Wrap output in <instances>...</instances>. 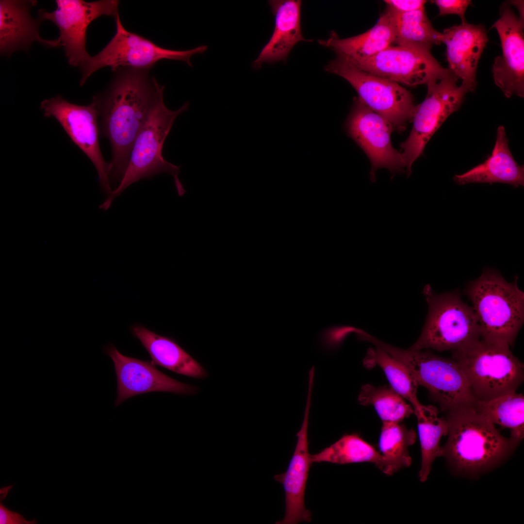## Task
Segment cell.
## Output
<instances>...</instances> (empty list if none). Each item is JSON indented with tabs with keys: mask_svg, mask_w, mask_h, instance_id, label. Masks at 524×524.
I'll list each match as a JSON object with an SVG mask.
<instances>
[{
	"mask_svg": "<svg viewBox=\"0 0 524 524\" xmlns=\"http://www.w3.org/2000/svg\"><path fill=\"white\" fill-rule=\"evenodd\" d=\"M148 70L127 68L118 74L107 91L95 96L99 134L110 141L109 179L113 189L126 170L132 147L162 87Z\"/></svg>",
	"mask_w": 524,
	"mask_h": 524,
	"instance_id": "1",
	"label": "cell"
},
{
	"mask_svg": "<svg viewBox=\"0 0 524 524\" xmlns=\"http://www.w3.org/2000/svg\"><path fill=\"white\" fill-rule=\"evenodd\" d=\"M475 406L446 412L448 437L442 447V456L455 469L469 473L494 467L514 448Z\"/></svg>",
	"mask_w": 524,
	"mask_h": 524,
	"instance_id": "2",
	"label": "cell"
},
{
	"mask_svg": "<svg viewBox=\"0 0 524 524\" xmlns=\"http://www.w3.org/2000/svg\"><path fill=\"white\" fill-rule=\"evenodd\" d=\"M518 279L516 277L509 282L496 270L486 268L468 284L466 295L472 303L482 339L513 345L524 321V293Z\"/></svg>",
	"mask_w": 524,
	"mask_h": 524,
	"instance_id": "3",
	"label": "cell"
},
{
	"mask_svg": "<svg viewBox=\"0 0 524 524\" xmlns=\"http://www.w3.org/2000/svg\"><path fill=\"white\" fill-rule=\"evenodd\" d=\"M164 86L159 90L141 131L134 142L125 174L118 186L99 206L107 210L114 200L130 185L141 179H151L162 173L171 175L179 196L186 192L179 179L180 166L165 160L162 155L164 141L177 117L186 111L189 102L172 111L165 106L163 98Z\"/></svg>",
	"mask_w": 524,
	"mask_h": 524,
	"instance_id": "4",
	"label": "cell"
},
{
	"mask_svg": "<svg viewBox=\"0 0 524 524\" xmlns=\"http://www.w3.org/2000/svg\"><path fill=\"white\" fill-rule=\"evenodd\" d=\"M403 363L418 385L426 388L432 400L442 411H449L475 405L477 399L469 381L458 362L428 351L403 349L391 345L367 332L362 336Z\"/></svg>",
	"mask_w": 524,
	"mask_h": 524,
	"instance_id": "5",
	"label": "cell"
},
{
	"mask_svg": "<svg viewBox=\"0 0 524 524\" xmlns=\"http://www.w3.org/2000/svg\"><path fill=\"white\" fill-rule=\"evenodd\" d=\"M501 341L481 338L452 351V358L465 374L477 401L516 392L524 379L523 363Z\"/></svg>",
	"mask_w": 524,
	"mask_h": 524,
	"instance_id": "6",
	"label": "cell"
},
{
	"mask_svg": "<svg viewBox=\"0 0 524 524\" xmlns=\"http://www.w3.org/2000/svg\"><path fill=\"white\" fill-rule=\"evenodd\" d=\"M423 293L428 305V313L421 335L410 349L452 351L481 338L475 313L458 292L438 294L426 284Z\"/></svg>",
	"mask_w": 524,
	"mask_h": 524,
	"instance_id": "7",
	"label": "cell"
},
{
	"mask_svg": "<svg viewBox=\"0 0 524 524\" xmlns=\"http://www.w3.org/2000/svg\"><path fill=\"white\" fill-rule=\"evenodd\" d=\"M325 69L346 80L358 98L389 121L394 130H404L412 121L416 108L413 95L399 83L360 69L338 55Z\"/></svg>",
	"mask_w": 524,
	"mask_h": 524,
	"instance_id": "8",
	"label": "cell"
},
{
	"mask_svg": "<svg viewBox=\"0 0 524 524\" xmlns=\"http://www.w3.org/2000/svg\"><path fill=\"white\" fill-rule=\"evenodd\" d=\"M115 18L116 30L114 37L99 52L90 56L80 66L82 74L81 85L85 83L92 74L106 66H109L115 71L122 67L149 70L162 59L183 61L192 66L190 61L192 56L203 53L207 49L206 45L187 50L163 48L150 40L126 30L118 14Z\"/></svg>",
	"mask_w": 524,
	"mask_h": 524,
	"instance_id": "9",
	"label": "cell"
},
{
	"mask_svg": "<svg viewBox=\"0 0 524 524\" xmlns=\"http://www.w3.org/2000/svg\"><path fill=\"white\" fill-rule=\"evenodd\" d=\"M458 80L452 74L426 84V96L416 105L412 129L400 146L408 176L411 174L413 163L422 154L432 136L445 119L458 109L466 94L472 92L466 85H458Z\"/></svg>",
	"mask_w": 524,
	"mask_h": 524,
	"instance_id": "10",
	"label": "cell"
},
{
	"mask_svg": "<svg viewBox=\"0 0 524 524\" xmlns=\"http://www.w3.org/2000/svg\"><path fill=\"white\" fill-rule=\"evenodd\" d=\"M47 117L60 124L71 140L86 155L97 170L100 186L107 196L113 191L109 179V163L102 156L98 141V117L95 102L86 106L71 103L62 96L46 99L40 104Z\"/></svg>",
	"mask_w": 524,
	"mask_h": 524,
	"instance_id": "11",
	"label": "cell"
},
{
	"mask_svg": "<svg viewBox=\"0 0 524 524\" xmlns=\"http://www.w3.org/2000/svg\"><path fill=\"white\" fill-rule=\"evenodd\" d=\"M52 12L40 10V20H49L59 30L56 39L63 47L69 65L82 66L90 57L86 49L87 29L94 20L101 16L115 18L118 14L119 1L102 0L86 2L82 0H56Z\"/></svg>",
	"mask_w": 524,
	"mask_h": 524,
	"instance_id": "12",
	"label": "cell"
},
{
	"mask_svg": "<svg viewBox=\"0 0 524 524\" xmlns=\"http://www.w3.org/2000/svg\"><path fill=\"white\" fill-rule=\"evenodd\" d=\"M348 135L369 158L371 168L370 179L376 181V172L380 168L388 169L393 177L403 172L405 167L401 152L393 146L391 135L394 130L386 119L371 110L358 98H355L345 123Z\"/></svg>",
	"mask_w": 524,
	"mask_h": 524,
	"instance_id": "13",
	"label": "cell"
},
{
	"mask_svg": "<svg viewBox=\"0 0 524 524\" xmlns=\"http://www.w3.org/2000/svg\"><path fill=\"white\" fill-rule=\"evenodd\" d=\"M348 62L366 72L410 86L427 84L453 74L430 51L397 45H391L370 58Z\"/></svg>",
	"mask_w": 524,
	"mask_h": 524,
	"instance_id": "14",
	"label": "cell"
},
{
	"mask_svg": "<svg viewBox=\"0 0 524 524\" xmlns=\"http://www.w3.org/2000/svg\"><path fill=\"white\" fill-rule=\"evenodd\" d=\"M499 13L500 17L491 27L498 32L502 49V55L495 59L492 66L494 81L506 97H524V17H518L506 2Z\"/></svg>",
	"mask_w": 524,
	"mask_h": 524,
	"instance_id": "15",
	"label": "cell"
},
{
	"mask_svg": "<svg viewBox=\"0 0 524 524\" xmlns=\"http://www.w3.org/2000/svg\"><path fill=\"white\" fill-rule=\"evenodd\" d=\"M104 350L114 364L117 383L115 406L133 396L149 392L193 394L197 391L195 386L180 382L161 372L152 362L122 355L112 344L105 346Z\"/></svg>",
	"mask_w": 524,
	"mask_h": 524,
	"instance_id": "16",
	"label": "cell"
},
{
	"mask_svg": "<svg viewBox=\"0 0 524 524\" xmlns=\"http://www.w3.org/2000/svg\"><path fill=\"white\" fill-rule=\"evenodd\" d=\"M309 401L305 410L300 430L296 434L297 442L287 470L274 476L282 486L285 496V513L277 524H296L310 523L311 512L305 507V492L309 469L312 464L309 453L308 426Z\"/></svg>",
	"mask_w": 524,
	"mask_h": 524,
	"instance_id": "17",
	"label": "cell"
},
{
	"mask_svg": "<svg viewBox=\"0 0 524 524\" xmlns=\"http://www.w3.org/2000/svg\"><path fill=\"white\" fill-rule=\"evenodd\" d=\"M442 33L448 69L474 91L477 65L488 41L485 27L465 22L445 29Z\"/></svg>",
	"mask_w": 524,
	"mask_h": 524,
	"instance_id": "18",
	"label": "cell"
},
{
	"mask_svg": "<svg viewBox=\"0 0 524 524\" xmlns=\"http://www.w3.org/2000/svg\"><path fill=\"white\" fill-rule=\"evenodd\" d=\"M275 16L273 33L261 50L252 67L259 68L263 63L274 64L285 61L293 48L305 39L301 28L300 0H271L268 1Z\"/></svg>",
	"mask_w": 524,
	"mask_h": 524,
	"instance_id": "19",
	"label": "cell"
},
{
	"mask_svg": "<svg viewBox=\"0 0 524 524\" xmlns=\"http://www.w3.org/2000/svg\"><path fill=\"white\" fill-rule=\"evenodd\" d=\"M36 1L1 0L0 1V50L10 55L19 49L28 47L34 41L50 47H59L56 40L42 38L38 33V21L29 11Z\"/></svg>",
	"mask_w": 524,
	"mask_h": 524,
	"instance_id": "20",
	"label": "cell"
},
{
	"mask_svg": "<svg viewBox=\"0 0 524 524\" xmlns=\"http://www.w3.org/2000/svg\"><path fill=\"white\" fill-rule=\"evenodd\" d=\"M455 182L458 185L471 183L499 182L514 187L524 185V167L513 158L508 146L504 126H499L496 140L491 155L482 164L465 173L455 175Z\"/></svg>",
	"mask_w": 524,
	"mask_h": 524,
	"instance_id": "21",
	"label": "cell"
},
{
	"mask_svg": "<svg viewBox=\"0 0 524 524\" xmlns=\"http://www.w3.org/2000/svg\"><path fill=\"white\" fill-rule=\"evenodd\" d=\"M395 33L390 15L386 9L377 23L361 34L340 38L332 31L326 39L318 40L322 46L329 49L345 60L351 62L370 58L393 45Z\"/></svg>",
	"mask_w": 524,
	"mask_h": 524,
	"instance_id": "22",
	"label": "cell"
},
{
	"mask_svg": "<svg viewBox=\"0 0 524 524\" xmlns=\"http://www.w3.org/2000/svg\"><path fill=\"white\" fill-rule=\"evenodd\" d=\"M131 330L148 352L155 365L195 378L207 376L206 370L174 340L159 335L139 324L132 326Z\"/></svg>",
	"mask_w": 524,
	"mask_h": 524,
	"instance_id": "23",
	"label": "cell"
},
{
	"mask_svg": "<svg viewBox=\"0 0 524 524\" xmlns=\"http://www.w3.org/2000/svg\"><path fill=\"white\" fill-rule=\"evenodd\" d=\"M393 24L397 46L430 51L432 46L442 43V33L434 29L425 8L397 13L387 6Z\"/></svg>",
	"mask_w": 524,
	"mask_h": 524,
	"instance_id": "24",
	"label": "cell"
},
{
	"mask_svg": "<svg viewBox=\"0 0 524 524\" xmlns=\"http://www.w3.org/2000/svg\"><path fill=\"white\" fill-rule=\"evenodd\" d=\"M413 410L417 419L421 449L422 462L419 476L420 481L424 482L427 479L434 460L442 456V449L440 443L442 437L448 434V425L445 417H439V411L433 406L422 404Z\"/></svg>",
	"mask_w": 524,
	"mask_h": 524,
	"instance_id": "25",
	"label": "cell"
},
{
	"mask_svg": "<svg viewBox=\"0 0 524 524\" xmlns=\"http://www.w3.org/2000/svg\"><path fill=\"white\" fill-rule=\"evenodd\" d=\"M475 407L494 425L510 430L508 438L515 447L524 436V396L516 392L483 401H477Z\"/></svg>",
	"mask_w": 524,
	"mask_h": 524,
	"instance_id": "26",
	"label": "cell"
},
{
	"mask_svg": "<svg viewBox=\"0 0 524 524\" xmlns=\"http://www.w3.org/2000/svg\"><path fill=\"white\" fill-rule=\"evenodd\" d=\"M313 463L346 464L362 462L374 463L381 471L384 466L381 454L357 434H345L330 446L313 455Z\"/></svg>",
	"mask_w": 524,
	"mask_h": 524,
	"instance_id": "27",
	"label": "cell"
},
{
	"mask_svg": "<svg viewBox=\"0 0 524 524\" xmlns=\"http://www.w3.org/2000/svg\"><path fill=\"white\" fill-rule=\"evenodd\" d=\"M413 429H408L400 423L383 422L379 441V448L383 458L382 472L392 475L411 463L409 447L416 441Z\"/></svg>",
	"mask_w": 524,
	"mask_h": 524,
	"instance_id": "28",
	"label": "cell"
},
{
	"mask_svg": "<svg viewBox=\"0 0 524 524\" xmlns=\"http://www.w3.org/2000/svg\"><path fill=\"white\" fill-rule=\"evenodd\" d=\"M364 364L368 367L379 365L384 371L391 387L408 400L413 409L421 405L417 396L419 385L408 368L401 361L376 346L368 350Z\"/></svg>",
	"mask_w": 524,
	"mask_h": 524,
	"instance_id": "29",
	"label": "cell"
},
{
	"mask_svg": "<svg viewBox=\"0 0 524 524\" xmlns=\"http://www.w3.org/2000/svg\"><path fill=\"white\" fill-rule=\"evenodd\" d=\"M358 400L362 405H373L382 422L400 423L414 413L412 406L391 387L364 385Z\"/></svg>",
	"mask_w": 524,
	"mask_h": 524,
	"instance_id": "30",
	"label": "cell"
},
{
	"mask_svg": "<svg viewBox=\"0 0 524 524\" xmlns=\"http://www.w3.org/2000/svg\"><path fill=\"white\" fill-rule=\"evenodd\" d=\"M438 6L439 15H457L460 16L462 23L466 22L465 11L471 3L469 0H435L432 1Z\"/></svg>",
	"mask_w": 524,
	"mask_h": 524,
	"instance_id": "31",
	"label": "cell"
},
{
	"mask_svg": "<svg viewBox=\"0 0 524 524\" xmlns=\"http://www.w3.org/2000/svg\"><path fill=\"white\" fill-rule=\"evenodd\" d=\"M13 486V485L5 487L0 489V524H35L37 522L35 519L28 521L26 520L24 517L19 513L13 511L2 504V501L5 498L8 491Z\"/></svg>",
	"mask_w": 524,
	"mask_h": 524,
	"instance_id": "32",
	"label": "cell"
},
{
	"mask_svg": "<svg viewBox=\"0 0 524 524\" xmlns=\"http://www.w3.org/2000/svg\"><path fill=\"white\" fill-rule=\"evenodd\" d=\"M387 6L397 13H407L425 8L426 0H386Z\"/></svg>",
	"mask_w": 524,
	"mask_h": 524,
	"instance_id": "33",
	"label": "cell"
}]
</instances>
